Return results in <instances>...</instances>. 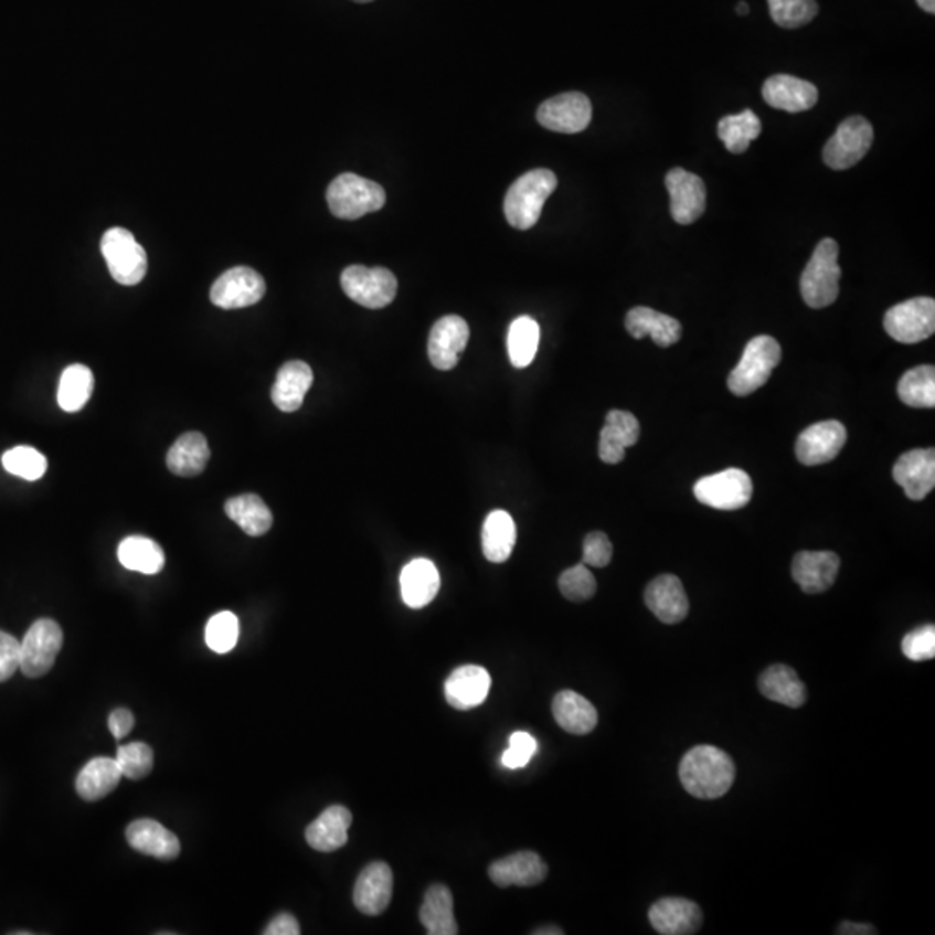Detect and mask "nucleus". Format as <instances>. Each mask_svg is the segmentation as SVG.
Segmentation results:
<instances>
[{
	"instance_id": "nucleus-1",
	"label": "nucleus",
	"mask_w": 935,
	"mask_h": 935,
	"mask_svg": "<svg viewBox=\"0 0 935 935\" xmlns=\"http://www.w3.org/2000/svg\"><path fill=\"white\" fill-rule=\"evenodd\" d=\"M736 767L726 752L712 745L688 751L679 764V778L688 794L697 799L714 800L730 791Z\"/></svg>"
},
{
	"instance_id": "nucleus-2",
	"label": "nucleus",
	"mask_w": 935,
	"mask_h": 935,
	"mask_svg": "<svg viewBox=\"0 0 935 935\" xmlns=\"http://www.w3.org/2000/svg\"><path fill=\"white\" fill-rule=\"evenodd\" d=\"M559 179L551 170L535 169L518 177L504 198V215L514 230L529 231L538 224L542 206L554 193Z\"/></svg>"
},
{
	"instance_id": "nucleus-3",
	"label": "nucleus",
	"mask_w": 935,
	"mask_h": 935,
	"mask_svg": "<svg viewBox=\"0 0 935 935\" xmlns=\"http://www.w3.org/2000/svg\"><path fill=\"white\" fill-rule=\"evenodd\" d=\"M840 276L839 245L836 240L825 237L818 243L811 261L800 276V294L812 309H825L839 297Z\"/></svg>"
},
{
	"instance_id": "nucleus-4",
	"label": "nucleus",
	"mask_w": 935,
	"mask_h": 935,
	"mask_svg": "<svg viewBox=\"0 0 935 935\" xmlns=\"http://www.w3.org/2000/svg\"><path fill=\"white\" fill-rule=\"evenodd\" d=\"M326 200L334 217L358 221L368 213L382 210L386 203V194L385 189L378 182L359 177L358 173L347 172L331 182Z\"/></svg>"
},
{
	"instance_id": "nucleus-5",
	"label": "nucleus",
	"mask_w": 935,
	"mask_h": 935,
	"mask_svg": "<svg viewBox=\"0 0 935 935\" xmlns=\"http://www.w3.org/2000/svg\"><path fill=\"white\" fill-rule=\"evenodd\" d=\"M782 361V347L773 337H755L743 350L742 361L727 378V386L736 397H747L766 385Z\"/></svg>"
},
{
	"instance_id": "nucleus-6",
	"label": "nucleus",
	"mask_w": 935,
	"mask_h": 935,
	"mask_svg": "<svg viewBox=\"0 0 935 935\" xmlns=\"http://www.w3.org/2000/svg\"><path fill=\"white\" fill-rule=\"evenodd\" d=\"M100 254L118 285L136 286L148 273V257L136 236L124 227H111L100 240Z\"/></svg>"
},
{
	"instance_id": "nucleus-7",
	"label": "nucleus",
	"mask_w": 935,
	"mask_h": 935,
	"mask_svg": "<svg viewBox=\"0 0 935 935\" xmlns=\"http://www.w3.org/2000/svg\"><path fill=\"white\" fill-rule=\"evenodd\" d=\"M340 281L347 297L365 309H383L397 295V279L385 267L350 265L341 273Z\"/></svg>"
},
{
	"instance_id": "nucleus-8",
	"label": "nucleus",
	"mask_w": 935,
	"mask_h": 935,
	"mask_svg": "<svg viewBox=\"0 0 935 935\" xmlns=\"http://www.w3.org/2000/svg\"><path fill=\"white\" fill-rule=\"evenodd\" d=\"M63 648V629L53 618H39L21 641L20 669L26 678H42L53 669Z\"/></svg>"
},
{
	"instance_id": "nucleus-9",
	"label": "nucleus",
	"mask_w": 935,
	"mask_h": 935,
	"mask_svg": "<svg viewBox=\"0 0 935 935\" xmlns=\"http://www.w3.org/2000/svg\"><path fill=\"white\" fill-rule=\"evenodd\" d=\"M694 498L705 507L721 511L742 510L752 499V478L740 468L700 478L693 487Z\"/></svg>"
},
{
	"instance_id": "nucleus-10",
	"label": "nucleus",
	"mask_w": 935,
	"mask_h": 935,
	"mask_svg": "<svg viewBox=\"0 0 935 935\" xmlns=\"http://www.w3.org/2000/svg\"><path fill=\"white\" fill-rule=\"evenodd\" d=\"M883 328L900 343H920L935 331L934 298L918 297L903 301L885 312Z\"/></svg>"
},
{
	"instance_id": "nucleus-11",
	"label": "nucleus",
	"mask_w": 935,
	"mask_h": 935,
	"mask_svg": "<svg viewBox=\"0 0 935 935\" xmlns=\"http://www.w3.org/2000/svg\"><path fill=\"white\" fill-rule=\"evenodd\" d=\"M873 127L863 117H851L839 125L824 149V160L830 169L848 170L863 160L873 145Z\"/></svg>"
},
{
	"instance_id": "nucleus-12",
	"label": "nucleus",
	"mask_w": 935,
	"mask_h": 935,
	"mask_svg": "<svg viewBox=\"0 0 935 935\" xmlns=\"http://www.w3.org/2000/svg\"><path fill=\"white\" fill-rule=\"evenodd\" d=\"M265 281L257 270L249 267H233L225 270L210 289L213 306L225 310L245 309L264 298Z\"/></svg>"
},
{
	"instance_id": "nucleus-13",
	"label": "nucleus",
	"mask_w": 935,
	"mask_h": 935,
	"mask_svg": "<svg viewBox=\"0 0 935 935\" xmlns=\"http://www.w3.org/2000/svg\"><path fill=\"white\" fill-rule=\"evenodd\" d=\"M593 118L589 97L583 93H565L544 100L538 109V121L544 129L560 134H578Z\"/></svg>"
},
{
	"instance_id": "nucleus-14",
	"label": "nucleus",
	"mask_w": 935,
	"mask_h": 935,
	"mask_svg": "<svg viewBox=\"0 0 935 935\" xmlns=\"http://www.w3.org/2000/svg\"><path fill=\"white\" fill-rule=\"evenodd\" d=\"M848 440V429L840 422L816 423L804 429L795 444V453L803 465L818 466L833 461Z\"/></svg>"
},
{
	"instance_id": "nucleus-15",
	"label": "nucleus",
	"mask_w": 935,
	"mask_h": 935,
	"mask_svg": "<svg viewBox=\"0 0 935 935\" xmlns=\"http://www.w3.org/2000/svg\"><path fill=\"white\" fill-rule=\"evenodd\" d=\"M666 188L671 196V213L678 224L690 225L705 212L706 191L702 179L684 169H672L666 176Z\"/></svg>"
},
{
	"instance_id": "nucleus-16",
	"label": "nucleus",
	"mask_w": 935,
	"mask_h": 935,
	"mask_svg": "<svg viewBox=\"0 0 935 935\" xmlns=\"http://www.w3.org/2000/svg\"><path fill=\"white\" fill-rule=\"evenodd\" d=\"M470 340V328L459 316H446L438 319L428 338V358L434 368L450 371L461 358L463 350Z\"/></svg>"
},
{
	"instance_id": "nucleus-17",
	"label": "nucleus",
	"mask_w": 935,
	"mask_h": 935,
	"mask_svg": "<svg viewBox=\"0 0 935 935\" xmlns=\"http://www.w3.org/2000/svg\"><path fill=\"white\" fill-rule=\"evenodd\" d=\"M394 894V873L389 864L374 861L359 873L353 885V904L364 915L376 916L385 912Z\"/></svg>"
},
{
	"instance_id": "nucleus-18",
	"label": "nucleus",
	"mask_w": 935,
	"mask_h": 935,
	"mask_svg": "<svg viewBox=\"0 0 935 935\" xmlns=\"http://www.w3.org/2000/svg\"><path fill=\"white\" fill-rule=\"evenodd\" d=\"M839 554L831 551H800L791 563L795 583L807 595H819L836 584L839 575Z\"/></svg>"
},
{
	"instance_id": "nucleus-19",
	"label": "nucleus",
	"mask_w": 935,
	"mask_h": 935,
	"mask_svg": "<svg viewBox=\"0 0 935 935\" xmlns=\"http://www.w3.org/2000/svg\"><path fill=\"white\" fill-rule=\"evenodd\" d=\"M894 480L903 487L907 498L922 501L935 487V450H907L894 465Z\"/></svg>"
},
{
	"instance_id": "nucleus-20",
	"label": "nucleus",
	"mask_w": 935,
	"mask_h": 935,
	"mask_svg": "<svg viewBox=\"0 0 935 935\" xmlns=\"http://www.w3.org/2000/svg\"><path fill=\"white\" fill-rule=\"evenodd\" d=\"M651 927L662 935H691L702 927L703 915L699 904L684 897H663L648 912Z\"/></svg>"
},
{
	"instance_id": "nucleus-21",
	"label": "nucleus",
	"mask_w": 935,
	"mask_h": 935,
	"mask_svg": "<svg viewBox=\"0 0 935 935\" xmlns=\"http://www.w3.org/2000/svg\"><path fill=\"white\" fill-rule=\"evenodd\" d=\"M645 602L651 614L663 624H679L688 617L690 602L687 591L676 575H659L648 584Z\"/></svg>"
},
{
	"instance_id": "nucleus-22",
	"label": "nucleus",
	"mask_w": 935,
	"mask_h": 935,
	"mask_svg": "<svg viewBox=\"0 0 935 935\" xmlns=\"http://www.w3.org/2000/svg\"><path fill=\"white\" fill-rule=\"evenodd\" d=\"M489 876L498 888H534L546 880L548 864L535 852H514L490 864Z\"/></svg>"
},
{
	"instance_id": "nucleus-23",
	"label": "nucleus",
	"mask_w": 935,
	"mask_h": 935,
	"mask_svg": "<svg viewBox=\"0 0 935 935\" xmlns=\"http://www.w3.org/2000/svg\"><path fill=\"white\" fill-rule=\"evenodd\" d=\"M763 97L771 108L788 113H803L818 103L815 84L791 75H773L763 85Z\"/></svg>"
},
{
	"instance_id": "nucleus-24",
	"label": "nucleus",
	"mask_w": 935,
	"mask_h": 935,
	"mask_svg": "<svg viewBox=\"0 0 935 935\" xmlns=\"http://www.w3.org/2000/svg\"><path fill=\"white\" fill-rule=\"evenodd\" d=\"M638 440L639 422L635 414L610 411L599 434V458L606 465H618L626 458L627 447L636 446Z\"/></svg>"
},
{
	"instance_id": "nucleus-25",
	"label": "nucleus",
	"mask_w": 935,
	"mask_h": 935,
	"mask_svg": "<svg viewBox=\"0 0 935 935\" xmlns=\"http://www.w3.org/2000/svg\"><path fill=\"white\" fill-rule=\"evenodd\" d=\"M489 690L490 676L484 667L463 666L447 678V703L458 711H470L486 702Z\"/></svg>"
},
{
	"instance_id": "nucleus-26",
	"label": "nucleus",
	"mask_w": 935,
	"mask_h": 935,
	"mask_svg": "<svg viewBox=\"0 0 935 935\" xmlns=\"http://www.w3.org/2000/svg\"><path fill=\"white\" fill-rule=\"evenodd\" d=\"M352 812L343 806H331L307 827L306 839L319 852H333L349 842Z\"/></svg>"
},
{
	"instance_id": "nucleus-27",
	"label": "nucleus",
	"mask_w": 935,
	"mask_h": 935,
	"mask_svg": "<svg viewBox=\"0 0 935 935\" xmlns=\"http://www.w3.org/2000/svg\"><path fill=\"white\" fill-rule=\"evenodd\" d=\"M314 373L310 365L304 361H289L277 371L273 386V402L283 413H295L300 410L307 392L312 386Z\"/></svg>"
},
{
	"instance_id": "nucleus-28",
	"label": "nucleus",
	"mask_w": 935,
	"mask_h": 935,
	"mask_svg": "<svg viewBox=\"0 0 935 935\" xmlns=\"http://www.w3.org/2000/svg\"><path fill=\"white\" fill-rule=\"evenodd\" d=\"M130 848L157 859H176L181 854V842L155 819H137L127 827Z\"/></svg>"
},
{
	"instance_id": "nucleus-29",
	"label": "nucleus",
	"mask_w": 935,
	"mask_h": 935,
	"mask_svg": "<svg viewBox=\"0 0 935 935\" xmlns=\"http://www.w3.org/2000/svg\"><path fill=\"white\" fill-rule=\"evenodd\" d=\"M626 328L630 337L642 340L651 337L659 347H671L681 338V325L678 319L657 312L650 307H635L630 309L626 318Z\"/></svg>"
},
{
	"instance_id": "nucleus-30",
	"label": "nucleus",
	"mask_w": 935,
	"mask_h": 935,
	"mask_svg": "<svg viewBox=\"0 0 935 935\" xmlns=\"http://www.w3.org/2000/svg\"><path fill=\"white\" fill-rule=\"evenodd\" d=\"M440 589V575L437 566L429 560L418 559L402 569V599L410 608H423L429 605Z\"/></svg>"
},
{
	"instance_id": "nucleus-31",
	"label": "nucleus",
	"mask_w": 935,
	"mask_h": 935,
	"mask_svg": "<svg viewBox=\"0 0 935 935\" xmlns=\"http://www.w3.org/2000/svg\"><path fill=\"white\" fill-rule=\"evenodd\" d=\"M554 721L572 735H587L598 724L596 706L572 690L560 691L553 700Z\"/></svg>"
},
{
	"instance_id": "nucleus-32",
	"label": "nucleus",
	"mask_w": 935,
	"mask_h": 935,
	"mask_svg": "<svg viewBox=\"0 0 935 935\" xmlns=\"http://www.w3.org/2000/svg\"><path fill=\"white\" fill-rule=\"evenodd\" d=\"M759 690L766 699L790 709H799L807 700L804 682L791 667L783 666V663L767 667L761 674Z\"/></svg>"
},
{
	"instance_id": "nucleus-33",
	"label": "nucleus",
	"mask_w": 935,
	"mask_h": 935,
	"mask_svg": "<svg viewBox=\"0 0 935 935\" xmlns=\"http://www.w3.org/2000/svg\"><path fill=\"white\" fill-rule=\"evenodd\" d=\"M210 459V447L205 435L189 432L177 438L167 454V466L179 477H196L203 474Z\"/></svg>"
},
{
	"instance_id": "nucleus-34",
	"label": "nucleus",
	"mask_w": 935,
	"mask_h": 935,
	"mask_svg": "<svg viewBox=\"0 0 935 935\" xmlns=\"http://www.w3.org/2000/svg\"><path fill=\"white\" fill-rule=\"evenodd\" d=\"M121 778L124 776H121L117 761L109 759V757H96L82 767L75 787H77L82 799L94 803V800L105 799L106 795L111 794L118 787Z\"/></svg>"
},
{
	"instance_id": "nucleus-35",
	"label": "nucleus",
	"mask_w": 935,
	"mask_h": 935,
	"mask_svg": "<svg viewBox=\"0 0 935 935\" xmlns=\"http://www.w3.org/2000/svg\"><path fill=\"white\" fill-rule=\"evenodd\" d=\"M419 920L426 934L429 935H456L458 924L454 918V900L449 888L435 883L426 891L425 901L419 910Z\"/></svg>"
},
{
	"instance_id": "nucleus-36",
	"label": "nucleus",
	"mask_w": 935,
	"mask_h": 935,
	"mask_svg": "<svg viewBox=\"0 0 935 935\" xmlns=\"http://www.w3.org/2000/svg\"><path fill=\"white\" fill-rule=\"evenodd\" d=\"M225 514L236 523L245 534L261 538L273 527L274 518L264 499L257 495H243L225 502Z\"/></svg>"
},
{
	"instance_id": "nucleus-37",
	"label": "nucleus",
	"mask_w": 935,
	"mask_h": 935,
	"mask_svg": "<svg viewBox=\"0 0 935 935\" xmlns=\"http://www.w3.org/2000/svg\"><path fill=\"white\" fill-rule=\"evenodd\" d=\"M517 542V527L510 513L492 511L486 518L482 529V551L492 563H504L513 553Z\"/></svg>"
},
{
	"instance_id": "nucleus-38",
	"label": "nucleus",
	"mask_w": 935,
	"mask_h": 935,
	"mask_svg": "<svg viewBox=\"0 0 935 935\" xmlns=\"http://www.w3.org/2000/svg\"><path fill=\"white\" fill-rule=\"evenodd\" d=\"M118 560L127 571L155 575L166 565V553L153 539L130 535L120 542Z\"/></svg>"
},
{
	"instance_id": "nucleus-39",
	"label": "nucleus",
	"mask_w": 935,
	"mask_h": 935,
	"mask_svg": "<svg viewBox=\"0 0 935 935\" xmlns=\"http://www.w3.org/2000/svg\"><path fill=\"white\" fill-rule=\"evenodd\" d=\"M763 132L759 117L752 109L721 118L718 125V136L726 146L730 153H745L752 141Z\"/></svg>"
},
{
	"instance_id": "nucleus-40",
	"label": "nucleus",
	"mask_w": 935,
	"mask_h": 935,
	"mask_svg": "<svg viewBox=\"0 0 935 935\" xmlns=\"http://www.w3.org/2000/svg\"><path fill=\"white\" fill-rule=\"evenodd\" d=\"M94 374L87 365H68L61 374L57 404L66 413H77L93 395Z\"/></svg>"
},
{
	"instance_id": "nucleus-41",
	"label": "nucleus",
	"mask_w": 935,
	"mask_h": 935,
	"mask_svg": "<svg viewBox=\"0 0 935 935\" xmlns=\"http://www.w3.org/2000/svg\"><path fill=\"white\" fill-rule=\"evenodd\" d=\"M539 338H541L539 325L529 316H522L511 322L508 330V355L513 368L523 370L532 364L538 353Z\"/></svg>"
},
{
	"instance_id": "nucleus-42",
	"label": "nucleus",
	"mask_w": 935,
	"mask_h": 935,
	"mask_svg": "<svg viewBox=\"0 0 935 935\" xmlns=\"http://www.w3.org/2000/svg\"><path fill=\"white\" fill-rule=\"evenodd\" d=\"M897 394L906 406L932 410L935 406L934 365H918L906 371L897 385Z\"/></svg>"
},
{
	"instance_id": "nucleus-43",
	"label": "nucleus",
	"mask_w": 935,
	"mask_h": 935,
	"mask_svg": "<svg viewBox=\"0 0 935 935\" xmlns=\"http://www.w3.org/2000/svg\"><path fill=\"white\" fill-rule=\"evenodd\" d=\"M2 465L6 471L14 477L24 478L29 482H35L44 477L47 470V459L44 454L29 446L14 447L2 456Z\"/></svg>"
},
{
	"instance_id": "nucleus-44",
	"label": "nucleus",
	"mask_w": 935,
	"mask_h": 935,
	"mask_svg": "<svg viewBox=\"0 0 935 935\" xmlns=\"http://www.w3.org/2000/svg\"><path fill=\"white\" fill-rule=\"evenodd\" d=\"M771 18L782 29H800L818 17L816 0H767Z\"/></svg>"
},
{
	"instance_id": "nucleus-45",
	"label": "nucleus",
	"mask_w": 935,
	"mask_h": 935,
	"mask_svg": "<svg viewBox=\"0 0 935 935\" xmlns=\"http://www.w3.org/2000/svg\"><path fill=\"white\" fill-rule=\"evenodd\" d=\"M240 638V620L233 612L213 615L206 624L205 641L215 654H230Z\"/></svg>"
},
{
	"instance_id": "nucleus-46",
	"label": "nucleus",
	"mask_w": 935,
	"mask_h": 935,
	"mask_svg": "<svg viewBox=\"0 0 935 935\" xmlns=\"http://www.w3.org/2000/svg\"><path fill=\"white\" fill-rule=\"evenodd\" d=\"M115 761L120 767L121 776L129 779H142L153 769L155 754L146 743L134 742L118 747Z\"/></svg>"
},
{
	"instance_id": "nucleus-47",
	"label": "nucleus",
	"mask_w": 935,
	"mask_h": 935,
	"mask_svg": "<svg viewBox=\"0 0 935 935\" xmlns=\"http://www.w3.org/2000/svg\"><path fill=\"white\" fill-rule=\"evenodd\" d=\"M560 591L571 602H586L596 593V578L584 563L566 569L559 581Z\"/></svg>"
},
{
	"instance_id": "nucleus-48",
	"label": "nucleus",
	"mask_w": 935,
	"mask_h": 935,
	"mask_svg": "<svg viewBox=\"0 0 935 935\" xmlns=\"http://www.w3.org/2000/svg\"><path fill=\"white\" fill-rule=\"evenodd\" d=\"M904 657L913 662H925L935 657V627L922 626L904 636L901 645Z\"/></svg>"
},
{
	"instance_id": "nucleus-49",
	"label": "nucleus",
	"mask_w": 935,
	"mask_h": 935,
	"mask_svg": "<svg viewBox=\"0 0 935 935\" xmlns=\"http://www.w3.org/2000/svg\"><path fill=\"white\" fill-rule=\"evenodd\" d=\"M538 752V742L525 731H517L510 736V747L502 754V764L510 769H520L530 763Z\"/></svg>"
},
{
	"instance_id": "nucleus-50",
	"label": "nucleus",
	"mask_w": 935,
	"mask_h": 935,
	"mask_svg": "<svg viewBox=\"0 0 935 935\" xmlns=\"http://www.w3.org/2000/svg\"><path fill=\"white\" fill-rule=\"evenodd\" d=\"M612 556H614V546L610 539L603 532H591L584 539L583 546V563L584 565L603 566L610 565Z\"/></svg>"
},
{
	"instance_id": "nucleus-51",
	"label": "nucleus",
	"mask_w": 935,
	"mask_h": 935,
	"mask_svg": "<svg viewBox=\"0 0 935 935\" xmlns=\"http://www.w3.org/2000/svg\"><path fill=\"white\" fill-rule=\"evenodd\" d=\"M21 642L0 630V682L8 681L20 669Z\"/></svg>"
},
{
	"instance_id": "nucleus-52",
	"label": "nucleus",
	"mask_w": 935,
	"mask_h": 935,
	"mask_svg": "<svg viewBox=\"0 0 935 935\" xmlns=\"http://www.w3.org/2000/svg\"><path fill=\"white\" fill-rule=\"evenodd\" d=\"M134 724H136V721H134L132 712L127 711V709H117V711H113L109 714L108 727L111 731V735L117 740L129 735Z\"/></svg>"
},
{
	"instance_id": "nucleus-53",
	"label": "nucleus",
	"mask_w": 935,
	"mask_h": 935,
	"mask_svg": "<svg viewBox=\"0 0 935 935\" xmlns=\"http://www.w3.org/2000/svg\"><path fill=\"white\" fill-rule=\"evenodd\" d=\"M300 925L291 913H279L276 918L267 925L264 935H298Z\"/></svg>"
},
{
	"instance_id": "nucleus-54",
	"label": "nucleus",
	"mask_w": 935,
	"mask_h": 935,
	"mask_svg": "<svg viewBox=\"0 0 935 935\" xmlns=\"http://www.w3.org/2000/svg\"><path fill=\"white\" fill-rule=\"evenodd\" d=\"M837 934H846V935H871L876 934V928L873 925L868 924H852V922H843L840 925Z\"/></svg>"
},
{
	"instance_id": "nucleus-55",
	"label": "nucleus",
	"mask_w": 935,
	"mask_h": 935,
	"mask_svg": "<svg viewBox=\"0 0 935 935\" xmlns=\"http://www.w3.org/2000/svg\"><path fill=\"white\" fill-rule=\"evenodd\" d=\"M534 935H562L563 931H560L559 927H542L538 928V931L532 932Z\"/></svg>"
},
{
	"instance_id": "nucleus-56",
	"label": "nucleus",
	"mask_w": 935,
	"mask_h": 935,
	"mask_svg": "<svg viewBox=\"0 0 935 935\" xmlns=\"http://www.w3.org/2000/svg\"><path fill=\"white\" fill-rule=\"evenodd\" d=\"M918 2L920 8L924 9V11L931 12L934 14L935 12V0H916Z\"/></svg>"
},
{
	"instance_id": "nucleus-57",
	"label": "nucleus",
	"mask_w": 935,
	"mask_h": 935,
	"mask_svg": "<svg viewBox=\"0 0 935 935\" xmlns=\"http://www.w3.org/2000/svg\"><path fill=\"white\" fill-rule=\"evenodd\" d=\"M748 11H751V9H748V6L745 4V2H740L739 8H736V12L742 14V17L743 14H748Z\"/></svg>"
},
{
	"instance_id": "nucleus-58",
	"label": "nucleus",
	"mask_w": 935,
	"mask_h": 935,
	"mask_svg": "<svg viewBox=\"0 0 935 935\" xmlns=\"http://www.w3.org/2000/svg\"><path fill=\"white\" fill-rule=\"evenodd\" d=\"M353 2H359V4H368V2H373V0H353Z\"/></svg>"
}]
</instances>
